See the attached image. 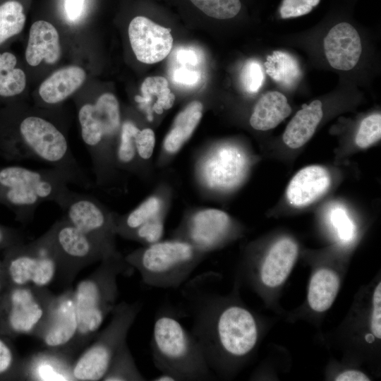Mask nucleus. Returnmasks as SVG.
<instances>
[{
  "label": "nucleus",
  "instance_id": "obj_30",
  "mask_svg": "<svg viewBox=\"0 0 381 381\" xmlns=\"http://www.w3.org/2000/svg\"><path fill=\"white\" fill-rule=\"evenodd\" d=\"M142 96H136L135 101L144 106L148 105L155 97V103L152 107L157 114H162L169 109L174 102L175 96L169 88L167 80L162 76L147 77L141 85Z\"/></svg>",
  "mask_w": 381,
  "mask_h": 381
},
{
  "label": "nucleus",
  "instance_id": "obj_48",
  "mask_svg": "<svg viewBox=\"0 0 381 381\" xmlns=\"http://www.w3.org/2000/svg\"><path fill=\"white\" fill-rule=\"evenodd\" d=\"M152 381H176V379L170 374L161 373L160 375L155 377L153 379H152Z\"/></svg>",
  "mask_w": 381,
  "mask_h": 381
},
{
  "label": "nucleus",
  "instance_id": "obj_17",
  "mask_svg": "<svg viewBox=\"0 0 381 381\" xmlns=\"http://www.w3.org/2000/svg\"><path fill=\"white\" fill-rule=\"evenodd\" d=\"M326 58L334 68L349 71L358 63L362 45L356 30L349 23H341L331 28L324 39Z\"/></svg>",
  "mask_w": 381,
  "mask_h": 381
},
{
  "label": "nucleus",
  "instance_id": "obj_36",
  "mask_svg": "<svg viewBox=\"0 0 381 381\" xmlns=\"http://www.w3.org/2000/svg\"><path fill=\"white\" fill-rule=\"evenodd\" d=\"M381 115L375 113L365 117L361 123L355 142L360 148H367L380 139Z\"/></svg>",
  "mask_w": 381,
  "mask_h": 381
},
{
  "label": "nucleus",
  "instance_id": "obj_2",
  "mask_svg": "<svg viewBox=\"0 0 381 381\" xmlns=\"http://www.w3.org/2000/svg\"><path fill=\"white\" fill-rule=\"evenodd\" d=\"M0 157L8 162L47 164L65 174L72 184L85 189L92 186L61 127L21 101L0 108Z\"/></svg>",
  "mask_w": 381,
  "mask_h": 381
},
{
  "label": "nucleus",
  "instance_id": "obj_35",
  "mask_svg": "<svg viewBox=\"0 0 381 381\" xmlns=\"http://www.w3.org/2000/svg\"><path fill=\"white\" fill-rule=\"evenodd\" d=\"M206 15L217 19H229L241 10L239 0H190Z\"/></svg>",
  "mask_w": 381,
  "mask_h": 381
},
{
  "label": "nucleus",
  "instance_id": "obj_8",
  "mask_svg": "<svg viewBox=\"0 0 381 381\" xmlns=\"http://www.w3.org/2000/svg\"><path fill=\"white\" fill-rule=\"evenodd\" d=\"M142 306L139 301H122L115 305L108 325L97 332L92 344L73 362L74 380H102L114 356L126 341L128 332Z\"/></svg>",
  "mask_w": 381,
  "mask_h": 381
},
{
  "label": "nucleus",
  "instance_id": "obj_18",
  "mask_svg": "<svg viewBox=\"0 0 381 381\" xmlns=\"http://www.w3.org/2000/svg\"><path fill=\"white\" fill-rule=\"evenodd\" d=\"M61 56L59 33L49 21L39 20L34 22L29 30L25 50V59L30 66L56 64Z\"/></svg>",
  "mask_w": 381,
  "mask_h": 381
},
{
  "label": "nucleus",
  "instance_id": "obj_45",
  "mask_svg": "<svg viewBox=\"0 0 381 381\" xmlns=\"http://www.w3.org/2000/svg\"><path fill=\"white\" fill-rule=\"evenodd\" d=\"M176 60L181 66L189 68L197 66L200 56L196 50L190 48H180L176 52Z\"/></svg>",
  "mask_w": 381,
  "mask_h": 381
},
{
  "label": "nucleus",
  "instance_id": "obj_10",
  "mask_svg": "<svg viewBox=\"0 0 381 381\" xmlns=\"http://www.w3.org/2000/svg\"><path fill=\"white\" fill-rule=\"evenodd\" d=\"M55 295L47 287L9 286L0 295V334L37 339L47 322Z\"/></svg>",
  "mask_w": 381,
  "mask_h": 381
},
{
  "label": "nucleus",
  "instance_id": "obj_15",
  "mask_svg": "<svg viewBox=\"0 0 381 381\" xmlns=\"http://www.w3.org/2000/svg\"><path fill=\"white\" fill-rule=\"evenodd\" d=\"M128 38L137 59L155 64L171 52L173 37L171 29L164 28L144 16H136L128 26Z\"/></svg>",
  "mask_w": 381,
  "mask_h": 381
},
{
  "label": "nucleus",
  "instance_id": "obj_6",
  "mask_svg": "<svg viewBox=\"0 0 381 381\" xmlns=\"http://www.w3.org/2000/svg\"><path fill=\"white\" fill-rule=\"evenodd\" d=\"M205 253L181 240L158 241L125 257L143 282L159 289H178L202 260Z\"/></svg>",
  "mask_w": 381,
  "mask_h": 381
},
{
  "label": "nucleus",
  "instance_id": "obj_9",
  "mask_svg": "<svg viewBox=\"0 0 381 381\" xmlns=\"http://www.w3.org/2000/svg\"><path fill=\"white\" fill-rule=\"evenodd\" d=\"M35 241L54 259L63 279L71 282L87 266L114 253L71 224L64 217Z\"/></svg>",
  "mask_w": 381,
  "mask_h": 381
},
{
  "label": "nucleus",
  "instance_id": "obj_38",
  "mask_svg": "<svg viewBox=\"0 0 381 381\" xmlns=\"http://www.w3.org/2000/svg\"><path fill=\"white\" fill-rule=\"evenodd\" d=\"M264 80V72L261 64L256 60L248 61L241 73L243 88L248 93H255L262 87Z\"/></svg>",
  "mask_w": 381,
  "mask_h": 381
},
{
  "label": "nucleus",
  "instance_id": "obj_29",
  "mask_svg": "<svg viewBox=\"0 0 381 381\" xmlns=\"http://www.w3.org/2000/svg\"><path fill=\"white\" fill-rule=\"evenodd\" d=\"M26 22L20 0H0V48L7 47L23 30Z\"/></svg>",
  "mask_w": 381,
  "mask_h": 381
},
{
  "label": "nucleus",
  "instance_id": "obj_13",
  "mask_svg": "<svg viewBox=\"0 0 381 381\" xmlns=\"http://www.w3.org/2000/svg\"><path fill=\"white\" fill-rule=\"evenodd\" d=\"M78 329L73 290L67 289L55 295L47 322L37 339L47 349L61 351L72 356L71 348Z\"/></svg>",
  "mask_w": 381,
  "mask_h": 381
},
{
  "label": "nucleus",
  "instance_id": "obj_40",
  "mask_svg": "<svg viewBox=\"0 0 381 381\" xmlns=\"http://www.w3.org/2000/svg\"><path fill=\"white\" fill-rule=\"evenodd\" d=\"M331 222L341 241L349 242L353 238L354 226L343 208L337 207L332 210Z\"/></svg>",
  "mask_w": 381,
  "mask_h": 381
},
{
  "label": "nucleus",
  "instance_id": "obj_1",
  "mask_svg": "<svg viewBox=\"0 0 381 381\" xmlns=\"http://www.w3.org/2000/svg\"><path fill=\"white\" fill-rule=\"evenodd\" d=\"M184 310L192 318L190 330L212 373L221 374L243 358L242 342L254 317L247 308L214 293L207 272L183 284Z\"/></svg>",
  "mask_w": 381,
  "mask_h": 381
},
{
  "label": "nucleus",
  "instance_id": "obj_34",
  "mask_svg": "<svg viewBox=\"0 0 381 381\" xmlns=\"http://www.w3.org/2000/svg\"><path fill=\"white\" fill-rule=\"evenodd\" d=\"M6 339L0 334V380H20L22 359Z\"/></svg>",
  "mask_w": 381,
  "mask_h": 381
},
{
  "label": "nucleus",
  "instance_id": "obj_3",
  "mask_svg": "<svg viewBox=\"0 0 381 381\" xmlns=\"http://www.w3.org/2000/svg\"><path fill=\"white\" fill-rule=\"evenodd\" d=\"M70 183L65 174L52 167L0 166V205L11 210L16 221L27 224L43 202H54L63 210L72 191Z\"/></svg>",
  "mask_w": 381,
  "mask_h": 381
},
{
  "label": "nucleus",
  "instance_id": "obj_21",
  "mask_svg": "<svg viewBox=\"0 0 381 381\" xmlns=\"http://www.w3.org/2000/svg\"><path fill=\"white\" fill-rule=\"evenodd\" d=\"M297 243L290 238L277 241L269 250L260 270L261 282L267 287L281 285L291 272L297 258Z\"/></svg>",
  "mask_w": 381,
  "mask_h": 381
},
{
  "label": "nucleus",
  "instance_id": "obj_7",
  "mask_svg": "<svg viewBox=\"0 0 381 381\" xmlns=\"http://www.w3.org/2000/svg\"><path fill=\"white\" fill-rule=\"evenodd\" d=\"M78 119L81 138L92 160L96 183L103 186L114 168L112 139L121 125L117 98L112 93L105 92L94 101L80 102Z\"/></svg>",
  "mask_w": 381,
  "mask_h": 381
},
{
  "label": "nucleus",
  "instance_id": "obj_19",
  "mask_svg": "<svg viewBox=\"0 0 381 381\" xmlns=\"http://www.w3.org/2000/svg\"><path fill=\"white\" fill-rule=\"evenodd\" d=\"M86 78L85 70L77 65L64 66L54 71L39 86V103L47 107L59 105L73 95Z\"/></svg>",
  "mask_w": 381,
  "mask_h": 381
},
{
  "label": "nucleus",
  "instance_id": "obj_25",
  "mask_svg": "<svg viewBox=\"0 0 381 381\" xmlns=\"http://www.w3.org/2000/svg\"><path fill=\"white\" fill-rule=\"evenodd\" d=\"M202 113V103L193 101L177 115L164 141L167 152L174 153L181 148L193 133L201 119Z\"/></svg>",
  "mask_w": 381,
  "mask_h": 381
},
{
  "label": "nucleus",
  "instance_id": "obj_49",
  "mask_svg": "<svg viewBox=\"0 0 381 381\" xmlns=\"http://www.w3.org/2000/svg\"><path fill=\"white\" fill-rule=\"evenodd\" d=\"M4 289V278L1 267V260H0V295Z\"/></svg>",
  "mask_w": 381,
  "mask_h": 381
},
{
  "label": "nucleus",
  "instance_id": "obj_37",
  "mask_svg": "<svg viewBox=\"0 0 381 381\" xmlns=\"http://www.w3.org/2000/svg\"><path fill=\"white\" fill-rule=\"evenodd\" d=\"M163 232V219L158 214L132 232L127 238L150 245L159 241Z\"/></svg>",
  "mask_w": 381,
  "mask_h": 381
},
{
  "label": "nucleus",
  "instance_id": "obj_22",
  "mask_svg": "<svg viewBox=\"0 0 381 381\" xmlns=\"http://www.w3.org/2000/svg\"><path fill=\"white\" fill-rule=\"evenodd\" d=\"M28 86L27 74L18 56L0 48V108L21 101Z\"/></svg>",
  "mask_w": 381,
  "mask_h": 381
},
{
  "label": "nucleus",
  "instance_id": "obj_11",
  "mask_svg": "<svg viewBox=\"0 0 381 381\" xmlns=\"http://www.w3.org/2000/svg\"><path fill=\"white\" fill-rule=\"evenodd\" d=\"M3 253L4 289L20 286L47 287L57 274L55 261L35 240L13 245Z\"/></svg>",
  "mask_w": 381,
  "mask_h": 381
},
{
  "label": "nucleus",
  "instance_id": "obj_42",
  "mask_svg": "<svg viewBox=\"0 0 381 381\" xmlns=\"http://www.w3.org/2000/svg\"><path fill=\"white\" fill-rule=\"evenodd\" d=\"M26 240V235L20 229L0 224V251Z\"/></svg>",
  "mask_w": 381,
  "mask_h": 381
},
{
  "label": "nucleus",
  "instance_id": "obj_43",
  "mask_svg": "<svg viewBox=\"0 0 381 381\" xmlns=\"http://www.w3.org/2000/svg\"><path fill=\"white\" fill-rule=\"evenodd\" d=\"M373 310L371 318V331L373 335L381 338V284L375 289L373 297Z\"/></svg>",
  "mask_w": 381,
  "mask_h": 381
},
{
  "label": "nucleus",
  "instance_id": "obj_12",
  "mask_svg": "<svg viewBox=\"0 0 381 381\" xmlns=\"http://www.w3.org/2000/svg\"><path fill=\"white\" fill-rule=\"evenodd\" d=\"M64 217L75 227L109 252H116L114 215L92 196L71 191L63 209Z\"/></svg>",
  "mask_w": 381,
  "mask_h": 381
},
{
  "label": "nucleus",
  "instance_id": "obj_46",
  "mask_svg": "<svg viewBox=\"0 0 381 381\" xmlns=\"http://www.w3.org/2000/svg\"><path fill=\"white\" fill-rule=\"evenodd\" d=\"M84 0H65L67 16L72 20L76 19L81 13Z\"/></svg>",
  "mask_w": 381,
  "mask_h": 381
},
{
  "label": "nucleus",
  "instance_id": "obj_47",
  "mask_svg": "<svg viewBox=\"0 0 381 381\" xmlns=\"http://www.w3.org/2000/svg\"><path fill=\"white\" fill-rule=\"evenodd\" d=\"M335 380L339 381H366L368 377L362 372L355 370H346L339 375Z\"/></svg>",
  "mask_w": 381,
  "mask_h": 381
},
{
  "label": "nucleus",
  "instance_id": "obj_23",
  "mask_svg": "<svg viewBox=\"0 0 381 381\" xmlns=\"http://www.w3.org/2000/svg\"><path fill=\"white\" fill-rule=\"evenodd\" d=\"M322 103L313 100L304 104L288 123L283 134V141L289 147L297 149L306 144L313 135L322 118Z\"/></svg>",
  "mask_w": 381,
  "mask_h": 381
},
{
  "label": "nucleus",
  "instance_id": "obj_16",
  "mask_svg": "<svg viewBox=\"0 0 381 381\" xmlns=\"http://www.w3.org/2000/svg\"><path fill=\"white\" fill-rule=\"evenodd\" d=\"M72 356L47 349L21 361L20 380L37 381L74 380Z\"/></svg>",
  "mask_w": 381,
  "mask_h": 381
},
{
  "label": "nucleus",
  "instance_id": "obj_28",
  "mask_svg": "<svg viewBox=\"0 0 381 381\" xmlns=\"http://www.w3.org/2000/svg\"><path fill=\"white\" fill-rule=\"evenodd\" d=\"M266 73L279 85L291 89L299 81L301 70L296 59L291 54L274 51L265 62Z\"/></svg>",
  "mask_w": 381,
  "mask_h": 381
},
{
  "label": "nucleus",
  "instance_id": "obj_31",
  "mask_svg": "<svg viewBox=\"0 0 381 381\" xmlns=\"http://www.w3.org/2000/svg\"><path fill=\"white\" fill-rule=\"evenodd\" d=\"M104 381H144L146 378L138 370L127 341L114 356L102 378Z\"/></svg>",
  "mask_w": 381,
  "mask_h": 381
},
{
  "label": "nucleus",
  "instance_id": "obj_33",
  "mask_svg": "<svg viewBox=\"0 0 381 381\" xmlns=\"http://www.w3.org/2000/svg\"><path fill=\"white\" fill-rule=\"evenodd\" d=\"M139 128L131 120L121 122L119 132V139L114 150V164L121 167L131 165L137 155L135 138Z\"/></svg>",
  "mask_w": 381,
  "mask_h": 381
},
{
  "label": "nucleus",
  "instance_id": "obj_14",
  "mask_svg": "<svg viewBox=\"0 0 381 381\" xmlns=\"http://www.w3.org/2000/svg\"><path fill=\"white\" fill-rule=\"evenodd\" d=\"M232 228L229 215L219 210L207 209L195 213L182 228L178 238L207 253L221 246Z\"/></svg>",
  "mask_w": 381,
  "mask_h": 381
},
{
  "label": "nucleus",
  "instance_id": "obj_27",
  "mask_svg": "<svg viewBox=\"0 0 381 381\" xmlns=\"http://www.w3.org/2000/svg\"><path fill=\"white\" fill-rule=\"evenodd\" d=\"M218 151L214 167L215 181L222 187L235 186L245 172V156L237 148L230 146Z\"/></svg>",
  "mask_w": 381,
  "mask_h": 381
},
{
  "label": "nucleus",
  "instance_id": "obj_44",
  "mask_svg": "<svg viewBox=\"0 0 381 381\" xmlns=\"http://www.w3.org/2000/svg\"><path fill=\"white\" fill-rule=\"evenodd\" d=\"M173 80L183 85H195L201 78L200 71L189 68L179 66L173 71Z\"/></svg>",
  "mask_w": 381,
  "mask_h": 381
},
{
  "label": "nucleus",
  "instance_id": "obj_5",
  "mask_svg": "<svg viewBox=\"0 0 381 381\" xmlns=\"http://www.w3.org/2000/svg\"><path fill=\"white\" fill-rule=\"evenodd\" d=\"M150 347L155 368L176 380H207L211 377L199 343L169 309L159 310L155 315Z\"/></svg>",
  "mask_w": 381,
  "mask_h": 381
},
{
  "label": "nucleus",
  "instance_id": "obj_24",
  "mask_svg": "<svg viewBox=\"0 0 381 381\" xmlns=\"http://www.w3.org/2000/svg\"><path fill=\"white\" fill-rule=\"evenodd\" d=\"M291 113L286 97L279 92L269 91L255 105L250 124L255 130L268 131L277 126Z\"/></svg>",
  "mask_w": 381,
  "mask_h": 381
},
{
  "label": "nucleus",
  "instance_id": "obj_41",
  "mask_svg": "<svg viewBox=\"0 0 381 381\" xmlns=\"http://www.w3.org/2000/svg\"><path fill=\"white\" fill-rule=\"evenodd\" d=\"M136 155L142 159H149L154 151L155 135L150 128L139 129L135 138Z\"/></svg>",
  "mask_w": 381,
  "mask_h": 381
},
{
  "label": "nucleus",
  "instance_id": "obj_4",
  "mask_svg": "<svg viewBox=\"0 0 381 381\" xmlns=\"http://www.w3.org/2000/svg\"><path fill=\"white\" fill-rule=\"evenodd\" d=\"M132 267L117 251L100 261L99 265L73 290L78 329L71 353L94 339L116 304L117 279Z\"/></svg>",
  "mask_w": 381,
  "mask_h": 381
},
{
  "label": "nucleus",
  "instance_id": "obj_32",
  "mask_svg": "<svg viewBox=\"0 0 381 381\" xmlns=\"http://www.w3.org/2000/svg\"><path fill=\"white\" fill-rule=\"evenodd\" d=\"M160 200L150 197L123 217H114L116 234L127 238L132 232L159 212Z\"/></svg>",
  "mask_w": 381,
  "mask_h": 381
},
{
  "label": "nucleus",
  "instance_id": "obj_20",
  "mask_svg": "<svg viewBox=\"0 0 381 381\" xmlns=\"http://www.w3.org/2000/svg\"><path fill=\"white\" fill-rule=\"evenodd\" d=\"M330 183V174L325 167L319 165L306 167L290 181L286 189V198L296 207L308 205L322 196Z\"/></svg>",
  "mask_w": 381,
  "mask_h": 381
},
{
  "label": "nucleus",
  "instance_id": "obj_26",
  "mask_svg": "<svg viewBox=\"0 0 381 381\" xmlns=\"http://www.w3.org/2000/svg\"><path fill=\"white\" fill-rule=\"evenodd\" d=\"M339 287L337 274L328 269H321L312 277L308 289L310 307L317 311L327 310L334 301Z\"/></svg>",
  "mask_w": 381,
  "mask_h": 381
},
{
  "label": "nucleus",
  "instance_id": "obj_39",
  "mask_svg": "<svg viewBox=\"0 0 381 381\" xmlns=\"http://www.w3.org/2000/svg\"><path fill=\"white\" fill-rule=\"evenodd\" d=\"M320 0H283L279 9L282 18L301 16L310 13Z\"/></svg>",
  "mask_w": 381,
  "mask_h": 381
}]
</instances>
